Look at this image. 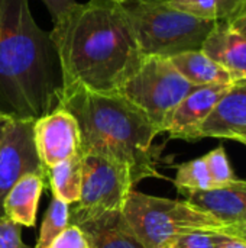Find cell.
<instances>
[{"label": "cell", "mask_w": 246, "mask_h": 248, "mask_svg": "<svg viewBox=\"0 0 246 248\" xmlns=\"http://www.w3.org/2000/svg\"><path fill=\"white\" fill-rule=\"evenodd\" d=\"M194 89L196 86L177 71L170 58L145 57L117 93L138 106L159 134H164L173 110Z\"/></svg>", "instance_id": "obj_6"}, {"label": "cell", "mask_w": 246, "mask_h": 248, "mask_svg": "<svg viewBox=\"0 0 246 248\" xmlns=\"http://www.w3.org/2000/svg\"><path fill=\"white\" fill-rule=\"evenodd\" d=\"M49 36L62 89L117 93L145 58L117 0L77 1L54 20Z\"/></svg>", "instance_id": "obj_1"}, {"label": "cell", "mask_w": 246, "mask_h": 248, "mask_svg": "<svg viewBox=\"0 0 246 248\" xmlns=\"http://www.w3.org/2000/svg\"><path fill=\"white\" fill-rule=\"evenodd\" d=\"M43 183L45 177L36 173L19 179L3 201V215L20 227L32 228L35 225Z\"/></svg>", "instance_id": "obj_15"}, {"label": "cell", "mask_w": 246, "mask_h": 248, "mask_svg": "<svg viewBox=\"0 0 246 248\" xmlns=\"http://www.w3.org/2000/svg\"><path fill=\"white\" fill-rule=\"evenodd\" d=\"M177 71L193 86L233 84L228 71L202 49L187 51L170 58Z\"/></svg>", "instance_id": "obj_16"}, {"label": "cell", "mask_w": 246, "mask_h": 248, "mask_svg": "<svg viewBox=\"0 0 246 248\" xmlns=\"http://www.w3.org/2000/svg\"><path fill=\"white\" fill-rule=\"evenodd\" d=\"M46 9L51 13L52 22L61 17L65 12H68L77 1L75 0H42Z\"/></svg>", "instance_id": "obj_25"}, {"label": "cell", "mask_w": 246, "mask_h": 248, "mask_svg": "<svg viewBox=\"0 0 246 248\" xmlns=\"http://www.w3.org/2000/svg\"><path fill=\"white\" fill-rule=\"evenodd\" d=\"M186 202L212 215L223 225L246 221V180H233L202 192H181Z\"/></svg>", "instance_id": "obj_12"}, {"label": "cell", "mask_w": 246, "mask_h": 248, "mask_svg": "<svg viewBox=\"0 0 246 248\" xmlns=\"http://www.w3.org/2000/svg\"><path fill=\"white\" fill-rule=\"evenodd\" d=\"M0 248H29L22 241V227L0 217Z\"/></svg>", "instance_id": "obj_23"}, {"label": "cell", "mask_w": 246, "mask_h": 248, "mask_svg": "<svg viewBox=\"0 0 246 248\" xmlns=\"http://www.w3.org/2000/svg\"><path fill=\"white\" fill-rule=\"evenodd\" d=\"M168 3L191 16L212 22H232L246 10V0H168Z\"/></svg>", "instance_id": "obj_18"}, {"label": "cell", "mask_w": 246, "mask_h": 248, "mask_svg": "<svg viewBox=\"0 0 246 248\" xmlns=\"http://www.w3.org/2000/svg\"><path fill=\"white\" fill-rule=\"evenodd\" d=\"M72 225L83 231L90 248H145L122 211L78 219Z\"/></svg>", "instance_id": "obj_13"}, {"label": "cell", "mask_w": 246, "mask_h": 248, "mask_svg": "<svg viewBox=\"0 0 246 248\" xmlns=\"http://www.w3.org/2000/svg\"><path fill=\"white\" fill-rule=\"evenodd\" d=\"M70 225V205L52 199L49 208L45 212L42 225H41V232L39 238L36 241L35 248H49L54 240Z\"/></svg>", "instance_id": "obj_20"}, {"label": "cell", "mask_w": 246, "mask_h": 248, "mask_svg": "<svg viewBox=\"0 0 246 248\" xmlns=\"http://www.w3.org/2000/svg\"><path fill=\"white\" fill-rule=\"evenodd\" d=\"M202 158L216 186H222V185L236 180V176L233 173V169L231 166V161L228 158V154L223 145L209 151Z\"/></svg>", "instance_id": "obj_21"}, {"label": "cell", "mask_w": 246, "mask_h": 248, "mask_svg": "<svg viewBox=\"0 0 246 248\" xmlns=\"http://www.w3.org/2000/svg\"><path fill=\"white\" fill-rule=\"evenodd\" d=\"M217 231L228 237H235V238H241L246 241V221L238 222V224H231V225H223Z\"/></svg>", "instance_id": "obj_26"}, {"label": "cell", "mask_w": 246, "mask_h": 248, "mask_svg": "<svg viewBox=\"0 0 246 248\" xmlns=\"http://www.w3.org/2000/svg\"><path fill=\"white\" fill-rule=\"evenodd\" d=\"M178 192H202L216 187L203 158H194L183 163L177 167L175 177L173 180Z\"/></svg>", "instance_id": "obj_19"}, {"label": "cell", "mask_w": 246, "mask_h": 248, "mask_svg": "<svg viewBox=\"0 0 246 248\" xmlns=\"http://www.w3.org/2000/svg\"><path fill=\"white\" fill-rule=\"evenodd\" d=\"M202 138L246 142V83L232 84L200 128Z\"/></svg>", "instance_id": "obj_11"}, {"label": "cell", "mask_w": 246, "mask_h": 248, "mask_svg": "<svg viewBox=\"0 0 246 248\" xmlns=\"http://www.w3.org/2000/svg\"><path fill=\"white\" fill-rule=\"evenodd\" d=\"M33 142L45 170L81 153L78 124L61 106L33 121Z\"/></svg>", "instance_id": "obj_9"}, {"label": "cell", "mask_w": 246, "mask_h": 248, "mask_svg": "<svg viewBox=\"0 0 246 248\" xmlns=\"http://www.w3.org/2000/svg\"><path fill=\"white\" fill-rule=\"evenodd\" d=\"M228 23L231 25L232 29H235L236 32H239L244 36H246V10L241 16H238L236 19H233L232 22H228Z\"/></svg>", "instance_id": "obj_27"}, {"label": "cell", "mask_w": 246, "mask_h": 248, "mask_svg": "<svg viewBox=\"0 0 246 248\" xmlns=\"http://www.w3.org/2000/svg\"><path fill=\"white\" fill-rule=\"evenodd\" d=\"M220 248H246V241L241 238H235V237H229Z\"/></svg>", "instance_id": "obj_28"}, {"label": "cell", "mask_w": 246, "mask_h": 248, "mask_svg": "<svg viewBox=\"0 0 246 248\" xmlns=\"http://www.w3.org/2000/svg\"><path fill=\"white\" fill-rule=\"evenodd\" d=\"M165 248H178V247H175V246H170V247H165Z\"/></svg>", "instance_id": "obj_30"}, {"label": "cell", "mask_w": 246, "mask_h": 248, "mask_svg": "<svg viewBox=\"0 0 246 248\" xmlns=\"http://www.w3.org/2000/svg\"><path fill=\"white\" fill-rule=\"evenodd\" d=\"M202 51L220 64L233 84L246 83V36L219 22L203 42Z\"/></svg>", "instance_id": "obj_14"}, {"label": "cell", "mask_w": 246, "mask_h": 248, "mask_svg": "<svg viewBox=\"0 0 246 248\" xmlns=\"http://www.w3.org/2000/svg\"><path fill=\"white\" fill-rule=\"evenodd\" d=\"M245 145H246V142H245Z\"/></svg>", "instance_id": "obj_31"}, {"label": "cell", "mask_w": 246, "mask_h": 248, "mask_svg": "<svg viewBox=\"0 0 246 248\" xmlns=\"http://www.w3.org/2000/svg\"><path fill=\"white\" fill-rule=\"evenodd\" d=\"M49 248H90L88 243L83 234V231L77 227L70 224L51 244Z\"/></svg>", "instance_id": "obj_24"}, {"label": "cell", "mask_w": 246, "mask_h": 248, "mask_svg": "<svg viewBox=\"0 0 246 248\" xmlns=\"http://www.w3.org/2000/svg\"><path fill=\"white\" fill-rule=\"evenodd\" d=\"M232 84L200 86L191 90L173 110L164 132L173 140L199 141L200 128Z\"/></svg>", "instance_id": "obj_10"}, {"label": "cell", "mask_w": 246, "mask_h": 248, "mask_svg": "<svg viewBox=\"0 0 246 248\" xmlns=\"http://www.w3.org/2000/svg\"><path fill=\"white\" fill-rule=\"evenodd\" d=\"M52 195L55 199L74 205L80 199L83 180V153L46 170Z\"/></svg>", "instance_id": "obj_17"}, {"label": "cell", "mask_w": 246, "mask_h": 248, "mask_svg": "<svg viewBox=\"0 0 246 248\" xmlns=\"http://www.w3.org/2000/svg\"><path fill=\"white\" fill-rule=\"evenodd\" d=\"M61 89L54 44L29 0H0V113L36 121L58 106Z\"/></svg>", "instance_id": "obj_2"}, {"label": "cell", "mask_w": 246, "mask_h": 248, "mask_svg": "<svg viewBox=\"0 0 246 248\" xmlns=\"http://www.w3.org/2000/svg\"><path fill=\"white\" fill-rule=\"evenodd\" d=\"M229 237L219 231H194L180 237L173 246L178 248H220Z\"/></svg>", "instance_id": "obj_22"}, {"label": "cell", "mask_w": 246, "mask_h": 248, "mask_svg": "<svg viewBox=\"0 0 246 248\" xmlns=\"http://www.w3.org/2000/svg\"><path fill=\"white\" fill-rule=\"evenodd\" d=\"M126 221L145 248H165L194 231H217L223 227L212 215L188 202L173 201L132 190L122 209Z\"/></svg>", "instance_id": "obj_5"}, {"label": "cell", "mask_w": 246, "mask_h": 248, "mask_svg": "<svg viewBox=\"0 0 246 248\" xmlns=\"http://www.w3.org/2000/svg\"><path fill=\"white\" fill-rule=\"evenodd\" d=\"M58 106L75 118L83 154L100 155L126 166L133 185L146 177H161L154 145L159 131L126 97L75 86L61 90Z\"/></svg>", "instance_id": "obj_3"}, {"label": "cell", "mask_w": 246, "mask_h": 248, "mask_svg": "<svg viewBox=\"0 0 246 248\" xmlns=\"http://www.w3.org/2000/svg\"><path fill=\"white\" fill-rule=\"evenodd\" d=\"M144 57L171 58L202 49L219 22L199 19L168 0H117Z\"/></svg>", "instance_id": "obj_4"}, {"label": "cell", "mask_w": 246, "mask_h": 248, "mask_svg": "<svg viewBox=\"0 0 246 248\" xmlns=\"http://www.w3.org/2000/svg\"><path fill=\"white\" fill-rule=\"evenodd\" d=\"M10 119H12V118H9V116H6V115L0 113V147H1L3 137H4V132H6V128H7V125H9Z\"/></svg>", "instance_id": "obj_29"}, {"label": "cell", "mask_w": 246, "mask_h": 248, "mask_svg": "<svg viewBox=\"0 0 246 248\" xmlns=\"http://www.w3.org/2000/svg\"><path fill=\"white\" fill-rule=\"evenodd\" d=\"M130 170L113 160L83 154L81 193L70 211V224L110 211H122L133 190Z\"/></svg>", "instance_id": "obj_7"}, {"label": "cell", "mask_w": 246, "mask_h": 248, "mask_svg": "<svg viewBox=\"0 0 246 248\" xmlns=\"http://www.w3.org/2000/svg\"><path fill=\"white\" fill-rule=\"evenodd\" d=\"M36 173L46 179L33 142V121L10 119L0 147V217L3 201L13 185L26 174Z\"/></svg>", "instance_id": "obj_8"}]
</instances>
